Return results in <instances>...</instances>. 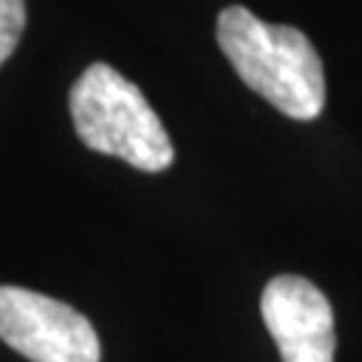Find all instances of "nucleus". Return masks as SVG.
Returning a JSON list of instances; mask_svg holds the SVG:
<instances>
[{
	"label": "nucleus",
	"mask_w": 362,
	"mask_h": 362,
	"mask_svg": "<svg viewBox=\"0 0 362 362\" xmlns=\"http://www.w3.org/2000/svg\"><path fill=\"white\" fill-rule=\"evenodd\" d=\"M218 45L239 78L293 121H314L326 106L323 61L299 28L269 25L245 6L218 16Z\"/></svg>",
	"instance_id": "obj_1"
},
{
	"label": "nucleus",
	"mask_w": 362,
	"mask_h": 362,
	"mask_svg": "<svg viewBox=\"0 0 362 362\" xmlns=\"http://www.w3.org/2000/svg\"><path fill=\"white\" fill-rule=\"evenodd\" d=\"M70 115L82 145L142 173H163L175 160L173 139L145 94L115 66L90 64L70 88Z\"/></svg>",
	"instance_id": "obj_2"
},
{
	"label": "nucleus",
	"mask_w": 362,
	"mask_h": 362,
	"mask_svg": "<svg viewBox=\"0 0 362 362\" xmlns=\"http://www.w3.org/2000/svg\"><path fill=\"white\" fill-rule=\"evenodd\" d=\"M0 341L30 362H100V338L85 314L13 284L0 287Z\"/></svg>",
	"instance_id": "obj_3"
},
{
	"label": "nucleus",
	"mask_w": 362,
	"mask_h": 362,
	"mask_svg": "<svg viewBox=\"0 0 362 362\" xmlns=\"http://www.w3.org/2000/svg\"><path fill=\"white\" fill-rule=\"evenodd\" d=\"M259 314L281 362H335V314L323 290L302 275H278L263 287Z\"/></svg>",
	"instance_id": "obj_4"
},
{
	"label": "nucleus",
	"mask_w": 362,
	"mask_h": 362,
	"mask_svg": "<svg viewBox=\"0 0 362 362\" xmlns=\"http://www.w3.org/2000/svg\"><path fill=\"white\" fill-rule=\"evenodd\" d=\"M25 18V0H0V64H6L18 49Z\"/></svg>",
	"instance_id": "obj_5"
}]
</instances>
